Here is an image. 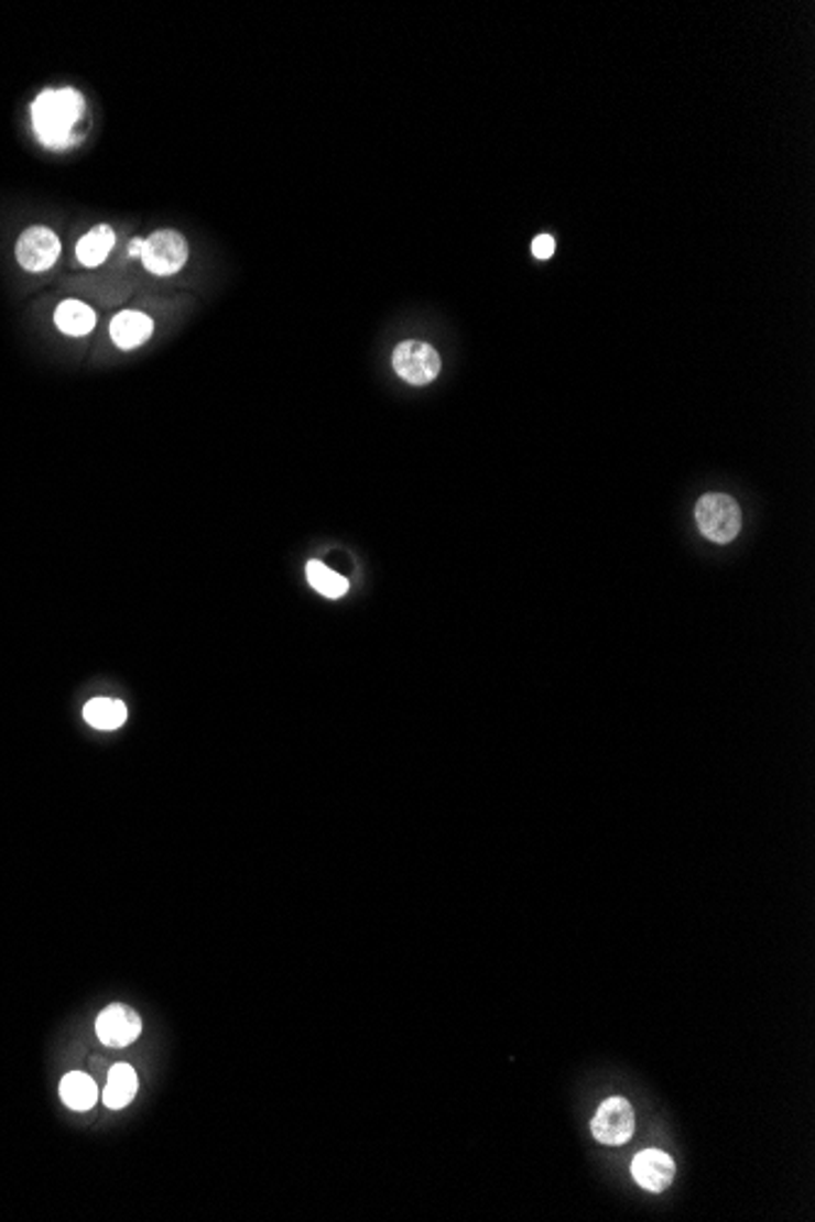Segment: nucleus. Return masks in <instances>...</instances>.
Listing matches in <instances>:
<instances>
[{
	"label": "nucleus",
	"mask_w": 815,
	"mask_h": 1222,
	"mask_svg": "<svg viewBox=\"0 0 815 1222\" xmlns=\"http://www.w3.org/2000/svg\"><path fill=\"white\" fill-rule=\"evenodd\" d=\"M84 116V96L74 88L44 90L32 106V124L47 146H66L76 120Z\"/></svg>",
	"instance_id": "obj_1"
},
{
	"label": "nucleus",
	"mask_w": 815,
	"mask_h": 1222,
	"mask_svg": "<svg viewBox=\"0 0 815 1222\" xmlns=\"http://www.w3.org/2000/svg\"><path fill=\"white\" fill-rule=\"evenodd\" d=\"M696 523L710 542L728 545L742 527L740 505L726 493H708L696 503Z\"/></svg>",
	"instance_id": "obj_2"
},
{
	"label": "nucleus",
	"mask_w": 815,
	"mask_h": 1222,
	"mask_svg": "<svg viewBox=\"0 0 815 1222\" xmlns=\"http://www.w3.org/2000/svg\"><path fill=\"white\" fill-rule=\"evenodd\" d=\"M439 367H443V361H439L437 349L430 347L427 342H421V339H408V342L395 347L393 352L395 373L403 381L413 383V386H425V383L435 381Z\"/></svg>",
	"instance_id": "obj_3"
},
{
	"label": "nucleus",
	"mask_w": 815,
	"mask_h": 1222,
	"mask_svg": "<svg viewBox=\"0 0 815 1222\" xmlns=\"http://www.w3.org/2000/svg\"><path fill=\"white\" fill-rule=\"evenodd\" d=\"M188 259V244L176 230H160L142 247V264L156 276H172L184 269Z\"/></svg>",
	"instance_id": "obj_4"
},
{
	"label": "nucleus",
	"mask_w": 815,
	"mask_h": 1222,
	"mask_svg": "<svg viewBox=\"0 0 815 1222\" xmlns=\"http://www.w3.org/2000/svg\"><path fill=\"white\" fill-rule=\"evenodd\" d=\"M591 1133L601 1145H626L635 1133V1113L626 1099H608L591 1120Z\"/></svg>",
	"instance_id": "obj_5"
},
{
	"label": "nucleus",
	"mask_w": 815,
	"mask_h": 1222,
	"mask_svg": "<svg viewBox=\"0 0 815 1222\" xmlns=\"http://www.w3.org/2000/svg\"><path fill=\"white\" fill-rule=\"evenodd\" d=\"M15 254H18V262H20L22 269L35 271V274H40V271H47L56 262H59L62 242H59V237H56L50 228L35 225V228H30V230L20 234Z\"/></svg>",
	"instance_id": "obj_6"
},
{
	"label": "nucleus",
	"mask_w": 815,
	"mask_h": 1222,
	"mask_svg": "<svg viewBox=\"0 0 815 1222\" xmlns=\"http://www.w3.org/2000/svg\"><path fill=\"white\" fill-rule=\"evenodd\" d=\"M98 1039L108 1047H128L142 1035L140 1013L124 1003H110L96 1021Z\"/></svg>",
	"instance_id": "obj_7"
},
{
	"label": "nucleus",
	"mask_w": 815,
	"mask_h": 1222,
	"mask_svg": "<svg viewBox=\"0 0 815 1222\" xmlns=\"http://www.w3.org/2000/svg\"><path fill=\"white\" fill-rule=\"evenodd\" d=\"M630 1171H632V1179H635L644 1191L662 1193L672 1186L676 1167L670 1154H664L660 1149H644L635 1159H632Z\"/></svg>",
	"instance_id": "obj_8"
},
{
	"label": "nucleus",
	"mask_w": 815,
	"mask_h": 1222,
	"mask_svg": "<svg viewBox=\"0 0 815 1222\" xmlns=\"http://www.w3.org/2000/svg\"><path fill=\"white\" fill-rule=\"evenodd\" d=\"M154 330L150 315L138 310H122L110 323V337L120 349H134L144 345Z\"/></svg>",
	"instance_id": "obj_9"
},
{
	"label": "nucleus",
	"mask_w": 815,
	"mask_h": 1222,
	"mask_svg": "<svg viewBox=\"0 0 815 1222\" xmlns=\"http://www.w3.org/2000/svg\"><path fill=\"white\" fill-rule=\"evenodd\" d=\"M138 1089H140V1081L134 1069L128 1067V1063H116L108 1073L104 1103L110 1108V1111H120V1108H128L132 1103L134 1095H138Z\"/></svg>",
	"instance_id": "obj_10"
},
{
	"label": "nucleus",
	"mask_w": 815,
	"mask_h": 1222,
	"mask_svg": "<svg viewBox=\"0 0 815 1222\" xmlns=\"http://www.w3.org/2000/svg\"><path fill=\"white\" fill-rule=\"evenodd\" d=\"M59 1093H62V1101L66 1103V1108H72V1111H90L98 1103V1085L96 1081L88 1077V1073L82 1071H72L66 1073L62 1079L59 1085Z\"/></svg>",
	"instance_id": "obj_11"
},
{
	"label": "nucleus",
	"mask_w": 815,
	"mask_h": 1222,
	"mask_svg": "<svg viewBox=\"0 0 815 1222\" xmlns=\"http://www.w3.org/2000/svg\"><path fill=\"white\" fill-rule=\"evenodd\" d=\"M112 247H116V232H112L110 225H96L94 230L78 240L76 257L84 266H100Z\"/></svg>",
	"instance_id": "obj_12"
},
{
	"label": "nucleus",
	"mask_w": 815,
	"mask_h": 1222,
	"mask_svg": "<svg viewBox=\"0 0 815 1222\" xmlns=\"http://www.w3.org/2000/svg\"><path fill=\"white\" fill-rule=\"evenodd\" d=\"M54 323L64 335L84 337L96 327V313L82 301H64L54 313Z\"/></svg>",
	"instance_id": "obj_13"
},
{
	"label": "nucleus",
	"mask_w": 815,
	"mask_h": 1222,
	"mask_svg": "<svg viewBox=\"0 0 815 1222\" xmlns=\"http://www.w3.org/2000/svg\"><path fill=\"white\" fill-rule=\"evenodd\" d=\"M84 720L96 730H118L128 720V708L118 698H94L84 708Z\"/></svg>",
	"instance_id": "obj_14"
},
{
	"label": "nucleus",
	"mask_w": 815,
	"mask_h": 1222,
	"mask_svg": "<svg viewBox=\"0 0 815 1222\" xmlns=\"http://www.w3.org/2000/svg\"><path fill=\"white\" fill-rule=\"evenodd\" d=\"M305 574H308V583L315 588V591L323 593L325 598H343L349 591V581L345 576L335 574L333 569H327L323 561H308V567H305Z\"/></svg>",
	"instance_id": "obj_15"
},
{
	"label": "nucleus",
	"mask_w": 815,
	"mask_h": 1222,
	"mask_svg": "<svg viewBox=\"0 0 815 1222\" xmlns=\"http://www.w3.org/2000/svg\"><path fill=\"white\" fill-rule=\"evenodd\" d=\"M554 254V240L550 234H540L535 237V242H532V257L537 259H550Z\"/></svg>",
	"instance_id": "obj_16"
},
{
	"label": "nucleus",
	"mask_w": 815,
	"mask_h": 1222,
	"mask_svg": "<svg viewBox=\"0 0 815 1222\" xmlns=\"http://www.w3.org/2000/svg\"><path fill=\"white\" fill-rule=\"evenodd\" d=\"M142 247H144V240H132V242H130V254H132V257H134V254H142Z\"/></svg>",
	"instance_id": "obj_17"
}]
</instances>
